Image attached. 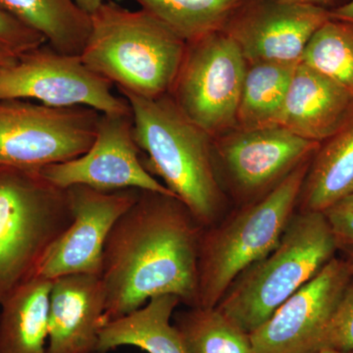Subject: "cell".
<instances>
[{"label":"cell","mask_w":353,"mask_h":353,"mask_svg":"<svg viewBox=\"0 0 353 353\" xmlns=\"http://www.w3.org/2000/svg\"><path fill=\"white\" fill-rule=\"evenodd\" d=\"M202 230L176 196L141 190L137 201L114 224L104 245L102 326L163 294L197 307Z\"/></svg>","instance_id":"cell-1"},{"label":"cell","mask_w":353,"mask_h":353,"mask_svg":"<svg viewBox=\"0 0 353 353\" xmlns=\"http://www.w3.org/2000/svg\"><path fill=\"white\" fill-rule=\"evenodd\" d=\"M120 94L131 108L146 170L163 180L201 227L215 225L226 194L216 174L212 138L181 112L170 94L150 99Z\"/></svg>","instance_id":"cell-2"},{"label":"cell","mask_w":353,"mask_h":353,"mask_svg":"<svg viewBox=\"0 0 353 353\" xmlns=\"http://www.w3.org/2000/svg\"><path fill=\"white\" fill-rule=\"evenodd\" d=\"M83 63L117 87L143 99L170 94L187 43L143 9L102 2L90 14Z\"/></svg>","instance_id":"cell-3"},{"label":"cell","mask_w":353,"mask_h":353,"mask_svg":"<svg viewBox=\"0 0 353 353\" xmlns=\"http://www.w3.org/2000/svg\"><path fill=\"white\" fill-rule=\"evenodd\" d=\"M338 252L322 212L294 213L279 245L234 280L216 308L252 334Z\"/></svg>","instance_id":"cell-4"},{"label":"cell","mask_w":353,"mask_h":353,"mask_svg":"<svg viewBox=\"0 0 353 353\" xmlns=\"http://www.w3.org/2000/svg\"><path fill=\"white\" fill-rule=\"evenodd\" d=\"M311 159L268 194L241 205L220 225L202 230L197 307H216L234 280L279 245L296 213Z\"/></svg>","instance_id":"cell-5"},{"label":"cell","mask_w":353,"mask_h":353,"mask_svg":"<svg viewBox=\"0 0 353 353\" xmlns=\"http://www.w3.org/2000/svg\"><path fill=\"white\" fill-rule=\"evenodd\" d=\"M72 221L67 190L39 170L0 166V303L36 276Z\"/></svg>","instance_id":"cell-6"},{"label":"cell","mask_w":353,"mask_h":353,"mask_svg":"<svg viewBox=\"0 0 353 353\" xmlns=\"http://www.w3.org/2000/svg\"><path fill=\"white\" fill-rule=\"evenodd\" d=\"M248 62L223 31L185 46L170 92L181 112L211 138L236 128Z\"/></svg>","instance_id":"cell-7"},{"label":"cell","mask_w":353,"mask_h":353,"mask_svg":"<svg viewBox=\"0 0 353 353\" xmlns=\"http://www.w3.org/2000/svg\"><path fill=\"white\" fill-rule=\"evenodd\" d=\"M101 114L0 99V166L39 170L81 157L94 143Z\"/></svg>","instance_id":"cell-8"},{"label":"cell","mask_w":353,"mask_h":353,"mask_svg":"<svg viewBox=\"0 0 353 353\" xmlns=\"http://www.w3.org/2000/svg\"><path fill=\"white\" fill-rule=\"evenodd\" d=\"M113 83L83 63L80 55L58 52L48 43L0 68V99H28L52 108L83 106L104 114L131 112Z\"/></svg>","instance_id":"cell-9"},{"label":"cell","mask_w":353,"mask_h":353,"mask_svg":"<svg viewBox=\"0 0 353 353\" xmlns=\"http://www.w3.org/2000/svg\"><path fill=\"white\" fill-rule=\"evenodd\" d=\"M319 145L283 127L234 128L212 138L213 162L218 180L221 176L234 199L245 205L275 189Z\"/></svg>","instance_id":"cell-10"},{"label":"cell","mask_w":353,"mask_h":353,"mask_svg":"<svg viewBox=\"0 0 353 353\" xmlns=\"http://www.w3.org/2000/svg\"><path fill=\"white\" fill-rule=\"evenodd\" d=\"M141 154L132 111L101 113L94 143L87 152L39 171L60 189L79 185L104 192L136 189L175 196L146 170Z\"/></svg>","instance_id":"cell-11"},{"label":"cell","mask_w":353,"mask_h":353,"mask_svg":"<svg viewBox=\"0 0 353 353\" xmlns=\"http://www.w3.org/2000/svg\"><path fill=\"white\" fill-rule=\"evenodd\" d=\"M331 11L284 0H241L221 31L233 39L248 64L299 63Z\"/></svg>","instance_id":"cell-12"},{"label":"cell","mask_w":353,"mask_h":353,"mask_svg":"<svg viewBox=\"0 0 353 353\" xmlns=\"http://www.w3.org/2000/svg\"><path fill=\"white\" fill-rule=\"evenodd\" d=\"M353 278L352 264L334 256L250 334L255 353H316L327 325Z\"/></svg>","instance_id":"cell-13"},{"label":"cell","mask_w":353,"mask_h":353,"mask_svg":"<svg viewBox=\"0 0 353 353\" xmlns=\"http://www.w3.org/2000/svg\"><path fill=\"white\" fill-rule=\"evenodd\" d=\"M66 190L73 221L46 253L34 277L52 281L71 274L101 276L108 234L141 192L136 189L104 192L79 185Z\"/></svg>","instance_id":"cell-14"},{"label":"cell","mask_w":353,"mask_h":353,"mask_svg":"<svg viewBox=\"0 0 353 353\" xmlns=\"http://www.w3.org/2000/svg\"><path fill=\"white\" fill-rule=\"evenodd\" d=\"M105 303L99 275L71 274L52 280L48 353H99Z\"/></svg>","instance_id":"cell-15"},{"label":"cell","mask_w":353,"mask_h":353,"mask_svg":"<svg viewBox=\"0 0 353 353\" xmlns=\"http://www.w3.org/2000/svg\"><path fill=\"white\" fill-rule=\"evenodd\" d=\"M353 120V94L308 65L294 69L280 127L321 143Z\"/></svg>","instance_id":"cell-16"},{"label":"cell","mask_w":353,"mask_h":353,"mask_svg":"<svg viewBox=\"0 0 353 353\" xmlns=\"http://www.w3.org/2000/svg\"><path fill=\"white\" fill-rule=\"evenodd\" d=\"M179 303L180 299L172 294L152 297L143 307L103 325L99 353L121 347H138L148 353H187L180 332L170 322Z\"/></svg>","instance_id":"cell-17"},{"label":"cell","mask_w":353,"mask_h":353,"mask_svg":"<svg viewBox=\"0 0 353 353\" xmlns=\"http://www.w3.org/2000/svg\"><path fill=\"white\" fill-rule=\"evenodd\" d=\"M51 287L34 277L0 303V353H48Z\"/></svg>","instance_id":"cell-18"},{"label":"cell","mask_w":353,"mask_h":353,"mask_svg":"<svg viewBox=\"0 0 353 353\" xmlns=\"http://www.w3.org/2000/svg\"><path fill=\"white\" fill-rule=\"evenodd\" d=\"M352 192L353 120L320 143L309 164L297 208L301 212H323Z\"/></svg>","instance_id":"cell-19"},{"label":"cell","mask_w":353,"mask_h":353,"mask_svg":"<svg viewBox=\"0 0 353 353\" xmlns=\"http://www.w3.org/2000/svg\"><path fill=\"white\" fill-rule=\"evenodd\" d=\"M0 8L39 32L58 52L82 54L92 22L75 0H0Z\"/></svg>","instance_id":"cell-20"},{"label":"cell","mask_w":353,"mask_h":353,"mask_svg":"<svg viewBox=\"0 0 353 353\" xmlns=\"http://www.w3.org/2000/svg\"><path fill=\"white\" fill-rule=\"evenodd\" d=\"M296 65L279 62L248 63L236 128L257 130L280 127Z\"/></svg>","instance_id":"cell-21"},{"label":"cell","mask_w":353,"mask_h":353,"mask_svg":"<svg viewBox=\"0 0 353 353\" xmlns=\"http://www.w3.org/2000/svg\"><path fill=\"white\" fill-rule=\"evenodd\" d=\"M175 327L187 353H255L250 334L216 307H194L178 313Z\"/></svg>","instance_id":"cell-22"},{"label":"cell","mask_w":353,"mask_h":353,"mask_svg":"<svg viewBox=\"0 0 353 353\" xmlns=\"http://www.w3.org/2000/svg\"><path fill=\"white\" fill-rule=\"evenodd\" d=\"M185 43L221 31L241 0H134Z\"/></svg>","instance_id":"cell-23"},{"label":"cell","mask_w":353,"mask_h":353,"mask_svg":"<svg viewBox=\"0 0 353 353\" xmlns=\"http://www.w3.org/2000/svg\"><path fill=\"white\" fill-rule=\"evenodd\" d=\"M301 62L353 94V21L331 17L309 41Z\"/></svg>","instance_id":"cell-24"},{"label":"cell","mask_w":353,"mask_h":353,"mask_svg":"<svg viewBox=\"0 0 353 353\" xmlns=\"http://www.w3.org/2000/svg\"><path fill=\"white\" fill-rule=\"evenodd\" d=\"M325 348L353 352V278L322 334L319 352Z\"/></svg>","instance_id":"cell-25"},{"label":"cell","mask_w":353,"mask_h":353,"mask_svg":"<svg viewBox=\"0 0 353 353\" xmlns=\"http://www.w3.org/2000/svg\"><path fill=\"white\" fill-rule=\"evenodd\" d=\"M44 43L46 39L39 32L0 8V50L20 55Z\"/></svg>","instance_id":"cell-26"},{"label":"cell","mask_w":353,"mask_h":353,"mask_svg":"<svg viewBox=\"0 0 353 353\" xmlns=\"http://www.w3.org/2000/svg\"><path fill=\"white\" fill-rule=\"evenodd\" d=\"M338 250L353 252V192L323 211Z\"/></svg>","instance_id":"cell-27"},{"label":"cell","mask_w":353,"mask_h":353,"mask_svg":"<svg viewBox=\"0 0 353 353\" xmlns=\"http://www.w3.org/2000/svg\"><path fill=\"white\" fill-rule=\"evenodd\" d=\"M284 1L294 2V3L306 4V6L320 7L328 11L336 9L347 4L350 0H284Z\"/></svg>","instance_id":"cell-28"},{"label":"cell","mask_w":353,"mask_h":353,"mask_svg":"<svg viewBox=\"0 0 353 353\" xmlns=\"http://www.w3.org/2000/svg\"><path fill=\"white\" fill-rule=\"evenodd\" d=\"M331 16L338 19L353 21V0H350L345 6L332 11Z\"/></svg>","instance_id":"cell-29"},{"label":"cell","mask_w":353,"mask_h":353,"mask_svg":"<svg viewBox=\"0 0 353 353\" xmlns=\"http://www.w3.org/2000/svg\"><path fill=\"white\" fill-rule=\"evenodd\" d=\"M75 1L83 11L88 14H92L101 6L103 0H75Z\"/></svg>","instance_id":"cell-30"},{"label":"cell","mask_w":353,"mask_h":353,"mask_svg":"<svg viewBox=\"0 0 353 353\" xmlns=\"http://www.w3.org/2000/svg\"><path fill=\"white\" fill-rule=\"evenodd\" d=\"M17 57L18 55L11 54V53L6 52V51L0 50V68L12 63Z\"/></svg>","instance_id":"cell-31"},{"label":"cell","mask_w":353,"mask_h":353,"mask_svg":"<svg viewBox=\"0 0 353 353\" xmlns=\"http://www.w3.org/2000/svg\"><path fill=\"white\" fill-rule=\"evenodd\" d=\"M316 353H353V352H341V350H331V348H325Z\"/></svg>","instance_id":"cell-32"},{"label":"cell","mask_w":353,"mask_h":353,"mask_svg":"<svg viewBox=\"0 0 353 353\" xmlns=\"http://www.w3.org/2000/svg\"><path fill=\"white\" fill-rule=\"evenodd\" d=\"M343 254H345V259H347L348 261H350V263L352 264L353 268V252H345Z\"/></svg>","instance_id":"cell-33"}]
</instances>
